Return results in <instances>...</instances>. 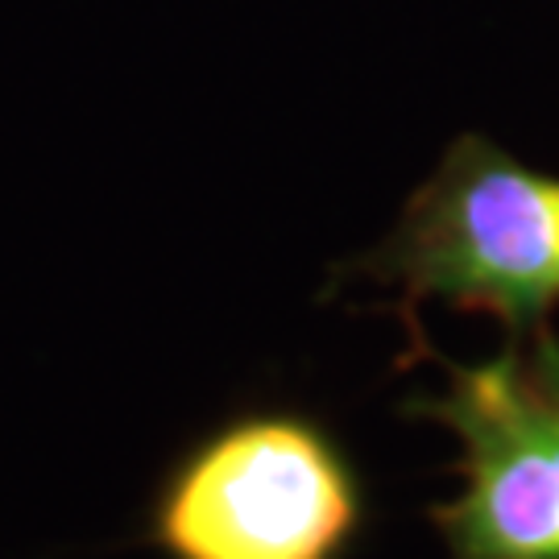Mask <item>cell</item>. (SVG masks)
Wrapping results in <instances>:
<instances>
[{
  "label": "cell",
  "instance_id": "3957f363",
  "mask_svg": "<svg viewBox=\"0 0 559 559\" xmlns=\"http://www.w3.org/2000/svg\"><path fill=\"white\" fill-rule=\"evenodd\" d=\"M411 415L460 440V493L431 506L448 559H559V336L551 323L498 357L452 365Z\"/></svg>",
  "mask_w": 559,
  "mask_h": 559
},
{
  "label": "cell",
  "instance_id": "6da1fadb",
  "mask_svg": "<svg viewBox=\"0 0 559 559\" xmlns=\"http://www.w3.org/2000/svg\"><path fill=\"white\" fill-rule=\"evenodd\" d=\"M353 274L394 286L406 307L436 299L531 336L559 307V179L460 138Z\"/></svg>",
  "mask_w": 559,
  "mask_h": 559
},
{
  "label": "cell",
  "instance_id": "7a4b0ae2",
  "mask_svg": "<svg viewBox=\"0 0 559 559\" xmlns=\"http://www.w3.org/2000/svg\"><path fill=\"white\" fill-rule=\"evenodd\" d=\"M360 526L353 460L295 411H253L207 431L150 506V543L166 559H344Z\"/></svg>",
  "mask_w": 559,
  "mask_h": 559
}]
</instances>
